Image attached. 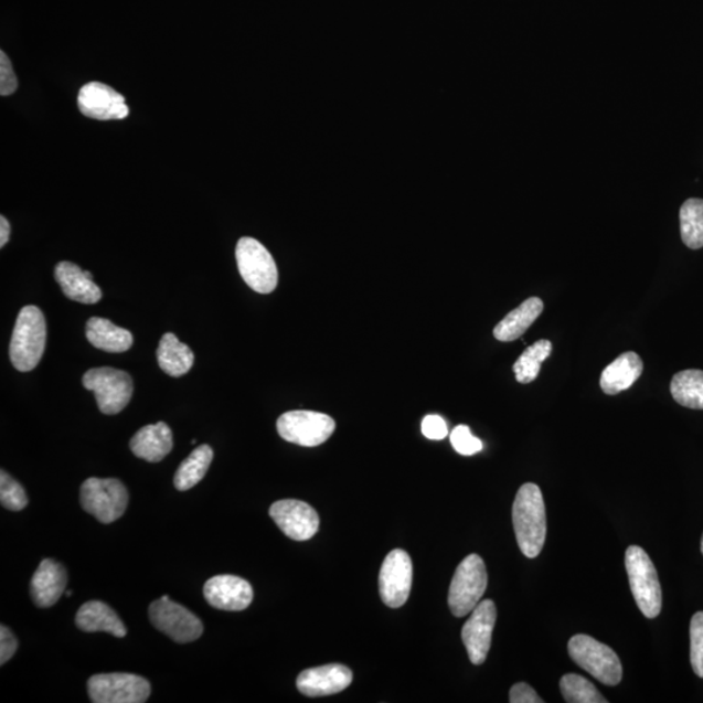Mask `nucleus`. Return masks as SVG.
<instances>
[{"label": "nucleus", "instance_id": "obj_1", "mask_svg": "<svg viewBox=\"0 0 703 703\" xmlns=\"http://www.w3.org/2000/svg\"><path fill=\"white\" fill-rule=\"evenodd\" d=\"M512 520L521 553L531 560L537 557L547 533L545 500L537 484L525 483L520 488L512 507Z\"/></svg>", "mask_w": 703, "mask_h": 703}, {"label": "nucleus", "instance_id": "obj_2", "mask_svg": "<svg viewBox=\"0 0 703 703\" xmlns=\"http://www.w3.org/2000/svg\"><path fill=\"white\" fill-rule=\"evenodd\" d=\"M46 338V320L42 311L33 306L21 309L10 344L12 365L19 372L33 371L45 352Z\"/></svg>", "mask_w": 703, "mask_h": 703}, {"label": "nucleus", "instance_id": "obj_3", "mask_svg": "<svg viewBox=\"0 0 703 703\" xmlns=\"http://www.w3.org/2000/svg\"><path fill=\"white\" fill-rule=\"evenodd\" d=\"M626 567L637 606L648 619L657 618L662 611V588L647 551L640 546H629Z\"/></svg>", "mask_w": 703, "mask_h": 703}, {"label": "nucleus", "instance_id": "obj_4", "mask_svg": "<svg viewBox=\"0 0 703 703\" xmlns=\"http://www.w3.org/2000/svg\"><path fill=\"white\" fill-rule=\"evenodd\" d=\"M488 589V571L482 557L470 554L456 569L448 593L449 610L456 618L472 614Z\"/></svg>", "mask_w": 703, "mask_h": 703}, {"label": "nucleus", "instance_id": "obj_5", "mask_svg": "<svg viewBox=\"0 0 703 703\" xmlns=\"http://www.w3.org/2000/svg\"><path fill=\"white\" fill-rule=\"evenodd\" d=\"M128 491L116 478H88L79 490V503L85 512L93 514L99 523L111 524L125 514Z\"/></svg>", "mask_w": 703, "mask_h": 703}, {"label": "nucleus", "instance_id": "obj_6", "mask_svg": "<svg viewBox=\"0 0 703 703\" xmlns=\"http://www.w3.org/2000/svg\"><path fill=\"white\" fill-rule=\"evenodd\" d=\"M568 651L572 661L589 672L601 684L614 686L620 683L622 678L620 659L607 645L590 636L577 635L569 640Z\"/></svg>", "mask_w": 703, "mask_h": 703}, {"label": "nucleus", "instance_id": "obj_7", "mask_svg": "<svg viewBox=\"0 0 703 703\" xmlns=\"http://www.w3.org/2000/svg\"><path fill=\"white\" fill-rule=\"evenodd\" d=\"M238 273L253 291L271 294L278 286V267L270 252L256 238L242 237L236 246Z\"/></svg>", "mask_w": 703, "mask_h": 703}, {"label": "nucleus", "instance_id": "obj_8", "mask_svg": "<svg viewBox=\"0 0 703 703\" xmlns=\"http://www.w3.org/2000/svg\"><path fill=\"white\" fill-rule=\"evenodd\" d=\"M86 390L93 391L104 415H118L132 398L134 382L126 372L114 368L90 369L83 376Z\"/></svg>", "mask_w": 703, "mask_h": 703}, {"label": "nucleus", "instance_id": "obj_9", "mask_svg": "<svg viewBox=\"0 0 703 703\" xmlns=\"http://www.w3.org/2000/svg\"><path fill=\"white\" fill-rule=\"evenodd\" d=\"M277 429L280 437L289 444L317 447L324 444L335 432V422L324 413L292 411L279 417Z\"/></svg>", "mask_w": 703, "mask_h": 703}, {"label": "nucleus", "instance_id": "obj_10", "mask_svg": "<svg viewBox=\"0 0 703 703\" xmlns=\"http://www.w3.org/2000/svg\"><path fill=\"white\" fill-rule=\"evenodd\" d=\"M149 618L151 625L178 643L193 642L204 633V625L198 616L169 596L150 605Z\"/></svg>", "mask_w": 703, "mask_h": 703}, {"label": "nucleus", "instance_id": "obj_11", "mask_svg": "<svg viewBox=\"0 0 703 703\" xmlns=\"http://www.w3.org/2000/svg\"><path fill=\"white\" fill-rule=\"evenodd\" d=\"M94 703H143L150 697L149 681L132 673H99L88 681Z\"/></svg>", "mask_w": 703, "mask_h": 703}, {"label": "nucleus", "instance_id": "obj_12", "mask_svg": "<svg viewBox=\"0 0 703 703\" xmlns=\"http://www.w3.org/2000/svg\"><path fill=\"white\" fill-rule=\"evenodd\" d=\"M413 582L411 556L396 548L384 560L380 574V594L383 604L398 608L407 604Z\"/></svg>", "mask_w": 703, "mask_h": 703}, {"label": "nucleus", "instance_id": "obj_13", "mask_svg": "<svg viewBox=\"0 0 703 703\" xmlns=\"http://www.w3.org/2000/svg\"><path fill=\"white\" fill-rule=\"evenodd\" d=\"M270 516L280 531L294 541L313 539L320 528V516L313 507L301 500L285 499L270 507Z\"/></svg>", "mask_w": 703, "mask_h": 703}, {"label": "nucleus", "instance_id": "obj_14", "mask_svg": "<svg viewBox=\"0 0 703 703\" xmlns=\"http://www.w3.org/2000/svg\"><path fill=\"white\" fill-rule=\"evenodd\" d=\"M496 621V604L487 599L477 605L466 626L462 628V642L466 645L470 662L476 665H480L487 661Z\"/></svg>", "mask_w": 703, "mask_h": 703}, {"label": "nucleus", "instance_id": "obj_15", "mask_svg": "<svg viewBox=\"0 0 703 703\" xmlns=\"http://www.w3.org/2000/svg\"><path fill=\"white\" fill-rule=\"evenodd\" d=\"M78 110L97 120H121L129 115L126 98L103 83H89L79 89Z\"/></svg>", "mask_w": 703, "mask_h": 703}, {"label": "nucleus", "instance_id": "obj_16", "mask_svg": "<svg viewBox=\"0 0 703 703\" xmlns=\"http://www.w3.org/2000/svg\"><path fill=\"white\" fill-rule=\"evenodd\" d=\"M207 604L217 610L243 611L253 600V589L246 579L232 575L210 578L204 586Z\"/></svg>", "mask_w": 703, "mask_h": 703}, {"label": "nucleus", "instance_id": "obj_17", "mask_svg": "<svg viewBox=\"0 0 703 703\" xmlns=\"http://www.w3.org/2000/svg\"><path fill=\"white\" fill-rule=\"evenodd\" d=\"M353 673L343 664H326L302 671L296 685L308 697H324L347 690L352 684Z\"/></svg>", "mask_w": 703, "mask_h": 703}, {"label": "nucleus", "instance_id": "obj_18", "mask_svg": "<svg viewBox=\"0 0 703 703\" xmlns=\"http://www.w3.org/2000/svg\"><path fill=\"white\" fill-rule=\"evenodd\" d=\"M67 571L53 560L42 561L32 578L31 594L34 605L41 608L52 607L67 588Z\"/></svg>", "mask_w": 703, "mask_h": 703}, {"label": "nucleus", "instance_id": "obj_19", "mask_svg": "<svg viewBox=\"0 0 703 703\" xmlns=\"http://www.w3.org/2000/svg\"><path fill=\"white\" fill-rule=\"evenodd\" d=\"M55 279L62 291L72 301L97 303L103 291L93 281V275L72 263H61L55 269Z\"/></svg>", "mask_w": 703, "mask_h": 703}, {"label": "nucleus", "instance_id": "obj_20", "mask_svg": "<svg viewBox=\"0 0 703 703\" xmlns=\"http://www.w3.org/2000/svg\"><path fill=\"white\" fill-rule=\"evenodd\" d=\"M129 446L137 458L149 462L162 461L173 447L170 426L164 423L145 426L134 435Z\"/></svg>", "mask_w": 703, "mask_h": 703}, {"label": "nucleus", "instance_id": "obj_21", "mask_svg": "<svg viewBox=\"0 0 703 703\" xmlns=\"http://www.w3.org/2000/svg\"><path fill=\"white\" fill-rule=\"evenodd\" d=\"M76 626L84 632H106L118 639L127 635V628L110 606L99 600L86 601L76 615Z\"/></svg>", "mask_w": 703, "mask_h": 703}, {"label": "nucleus", "instance_id": "obj_22", "mask_svg": "<svg viewBox=\"0 0 703 703\" xmlns=\"http://www.w3.org/2000/svg\"><path fill=\"white\" fill-rule=\"evenodd\" d=\"M643 372V362L636 352H626L611 362L600 375V388L607 395H618L633 386Z\"/></svg>", "mask_w": 703, "mask_h": 703}, {"label": "nucleus", "instance_id": "obj_23", "mask_svg": "<svg viewBox=\"0 0 703 703\" xmlns=\"http://www.w3.org/2000/svg\"><path fill=\"white\" fill-rule=\"evenodd\" d=\"M86 338L93 347L110 353H123L134 345V335L105 318L93 317L86 323Z\"/></svg>", "mask_w": 703, "mask_h": 703}, {"label": "nucleus", "instance_id": "obj_24", "mask_svg": "<svg viewBox=\"0 0 703 703\" xmlns=\"http://www.w3.org/2000/svg\"><path fill=\"white\" fill-rule=\"evenodd\" d=\"M542 311V300L539 297H531L496 326V339L499 342H513V340L523 337L528 329L537 321Z\"/></svg>", "mask_w": 703, "mask_h": 703}, {"label": "nucleus", "instance_id": "obj_25", "mask_svg": "<svg viewBox=\"0 0 703 703\" xmlns=\"http://www.w3.org/2000/svg\"><path fill=\"white\" fill-rule=\"evenodd\" d=\"M159 368L171 376L185 375L194 364V353L171 332L164 333L157 350Z\"/></svg>", "mask_w": 703, "mask_h": 703}, {"label": "nucleus", "instance_id": "obj_26", "mask_svg": "<svg viewBox=\"0 0 703 703\" xmlns=\"http://www.w3.org/2000/svg\"><path fill=\"white\" fill-rule=\"evenodd\" d=\"M214 459L213 448L204 445L193 449V452L180 464L173 484L179 491H188L195 487L207 473Z\"/></svg>", "mask_w": 703, "mask_h": 703}, {"label": "nucleus", "instance_id": "obj_27", "mask_svg": "<svg viewBox=\"0 0 703 703\" xmlns=\"http://www.w3.org/2000/svg\"><path fill=\"white\" fill-rule=\"evenodd\" d=\"M671 395L685 408L703 411V372L684 371L673 375Z\"/></svg>", "mask_w": 703, "mask_h": 703}, {"label": "nucleus", "instance_id": "obj_28", "mask_svg": "<svg viewBox=\"0 0 703 703\" xmlns=\"http://www.w3.org/2000/svg\"><path fill=\"white\" fill-rule=\"evenodd\" d=\"M680 232L688 248H703V200H686L681 206Z\"/></svg>", "mask_w": 703, "mask_h": 703}, {"label": "nucleus", "instance_id": "obj_29", "mask_svg": "<svg viewBox=\"0 0 703 703\" xmlns=\"http://www.w3.org/2000/svg\"><path fill=\"white\" fill-rule=\"evenodd\" d=\"M553 351V344L548 340H539L521 354L513 365L514 376L519 383H532L537 380L541 372L542 362L545 361Z\"/></svg>", "mask_w": 703, "mask_h": 703}, {"label": "nucleus", "instance_id": "obj_30", "mask_svg": "<svg viewBox=\"0 0 703 703\" xmlns=\"http://www.w3.org/2000/svg\"><path fill=\"white\" fill-rule=\"evenodd\" d=\"M561 691L564 700L569 703H607L588 679L576 673H567L562 678Z\"/></svg>", "mask_w": 703, "mask_h": 703}, {"label": "nucleus", "instance_id": "obj_31", "mask_svg": "<svg viewBox=\"0 0 703 703\" xmlns=\"http://www.w3.org/2000/svg\"><path fill=\"white\" fill-rule=\"evenodd\" d=\"M0 503L4 509L19 512L28 505V497L23 487L2 470L0 472Z\"/></svg>", "mask_w": 703, "mask_h": 703}, {"label": "nucleus", "instance_id": "obj_32", "mask_svg": "<svg viewBox=\"0 0 703 703\" xmlns=\"http://www.w3.org/2000/svg\"><path fill=\"white\" fill-rule=\"evenodd\" d=\"M690 633L693 671L695 675L703 679V611L693 615Z\"/></svg>", "mask_w": 703, "mask_h": 703}, {"label": "nucleus", "instance_id": "obj_33", "mask_svg": "<svg viewBox=\"0 0 703 703\" xmlns=\"http://www.w3.org/2000/svg\"><path fill=\"white\" fill-rule=\"evenodd\" d=\"M451 444L456 449V452H459L464 456H472L481 451L482 441L475 437L470 429L466 425H459L455 427L451 434Z\"/></svg>", "mask_w": 703, "mask_h": 703}, {"label": "nucleus", "instance_id": "obj_34", "mask_svg": "<svg viewBox=\"0 0 703 703\" xmlns=\"http://www.w3.org/2000/svg\"><path fill=\"white\" fill-rule=\"evenodd\" d=\"M18 89V78L14 75L9 56L0 53V94L3 97L11 96Z\"/></svg>", "mask_w": 703, "mask_h": 703}, {"label": "nucleus", "instance_id": "obj_35", "mask_svg": "<svg viewBox=\"0 0 703 703\" xmlns=\"http://www.w3.org/2000/svg\"><path fill=\"white\" fill-rule=\"evenodd\" d=\"M423 434L427 439H445L448 435V427L445 419L437 415L426 416L423 422Z\"/></svg>", "mask_w": 703, "mask_h": 703}, {"label": "nucleus", "instance_id": "obj_36", "mask_svg": "<svg viewBox=\"0 0 703 703\" xmlns=\"http://www.w3.org/2000/svg\"><path fill=\"white\" fill-rule=\"evenodd\" d=\"M17 637L6 626L0 627V664H6L18 650Z\"/></svg>", "mask_w": 703, "mask_h": 703}, {"label": "nucleus", "instance_id": "obj_37", "mask_svg": "<svg viewBox=\"0 0 703 703\" xmlns=\"http://www.w3.org/2000/svg\"><path fill=\"white\" fill-rule=\"evenodd\" d=\"M511 703H543V700L526 683H518L512 686L510 692Z\"/></svg>", "mask_w": 703, "mask_h": 703}, {"label": "nucleus", "instance_id": "obj_38", "mask_svg": "<svg viewBox=\"0 0 703 703\" xmlns=\"http://www.w3.org/2000/svg\"><path fill=\"white\" fill-rule=\"evenodd\" d=\"M11 235L10 222L6 220V216H0V246L9 243Z\"/></svg>", "mask_w": 703, "mask_h": 703}, {"label": "nucleus", "instance_id": "obj_39", "mask_svg": "<svg viewBox=\"0 0 703 703\" xmlns=\"http://www.w3.org/2000/svg\"><path fill=\"white\" fill-rule=\"evenodd\" d=\"M72 594H74V592L70 590V592H67V594H65V596H67L68 598H71V597H72Z\"/></svg>", "mask_w": 703, "mask_h": 703}, {"label": "nucleus", "instance_id": "obj_40", "mask_svg": "<svg viewBox=\"0 0 703 703\" xmlns=\"http://www.w3.org/2000/svg\"><path fill=\"white\" fill-rule=\"evenodd\" d=\"M701 553L703 555V535H702V540H701Z\"/></svg>", "mask_w": 703, "mask_h": 703}]
</instances>
